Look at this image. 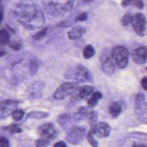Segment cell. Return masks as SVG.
Returning a JSON list of instances; mask_svg holds the SVG:
<instances>
[{
  "label": "cell",
  "instance_id": "1",
  "mask_svg": "<svg viewBox=\"0 0 147 147\" xmlns=\"http://www.w3.org/2000/svg\"><path fill=\"white\" fill-rule=\"evenodd\" d=\"M14 14L18 21L28 29L40 28L44 23L42 11L34 5L18 4L14 8Z\"/></svg>",
  "mask_w": 147,
  "mask_h": 147
},
{
  "label": "cell",
  "instance_id": "2",
  "mask_svg": "<svg viewBox=\"0 0 147 147\" xmlns=\"http://www.w3.org/2000/svg\"><path fill=\"white\" fill-rule=\"evenodd\" d=\"M76 0H41L45 10L51 15L58 16L70 11Z\"/></svg>",
  "mask_w": 147,
  "mask_h": 147
},
{
  "label": "cell",
  "instance_id": "3",
  "mask_svg": "<svg viewBox=\"0 0 147 147\" xmlns=\"http://www.w3.org/2000/svg\"><path fill=\"white\" fill-rule=\"evenodd\" d=\"M111 56L116 65L119 68H124L128 63L129 53L123 46L115 47L111 51Z\"/></svg>",
  "mask_w": 147,
  "mask_h": 147
},
{
  "label": "cell",
  "instance_id": "4",
  "mask_svg": "<svg viewBox=\"0 0 147 147\" xmlns=\"http://www.w3.org/2000/svg\"><path fill=\"white\" fill-rule=\"evenodd\" d=\"M78 88V84L76 82H65L60 85L56 90L53 94V96L56 99H62L75 92Z\"/></svg>",
  "mask_w": 147,
  "mask_h": 147
},
{
  "label": "cell",
  "instance_id": "5",
  "mask_svg": "<svg viewBox=\"0 0 147 147\" xmlns=\"http://www.w3.org/2000/svg\"><path fill=\"white\" fill-rule=\"evenodd\" d=\"M86 129L83 127L74 126L68 130L65 135V140L69 144L78 145L83 140Z\"/></svg>",
  "mask_w": 147,
  "mask_h": 147
},
{
  "label": "cell",
  "instance_id": "6",
  "mask_svg": "<svg viewBox=\"0 0 147 147\" xmlns=\"http://www.w3.org/2000/svg\"><path fill=\"white\" fill-rule=\"evenodd\" d=\"M132 27L135 32L140 36H144L146 30V21L145 16L141 13H137L133 16Z\"/></svg>",
  "mask_w": 147,
  "mask_h": 147
},
{
  "label": "cell",
  "instance_id": "7",
  "mask_svg": "<svg viewBox=\"0 0 147 147\" xmlns=\"http://www.w3.org/2000/svg\"><path fill=\"white\" fill-rule=\"evenodd\" d=\"M74 78L78 82L91 83L92 82V76L88 70L83 65L78 64L74 70Z\"/></svg>",
  "mask_w": 147,
  "mask_h": 147
},
{
  "label": "cell",
  "instance_id": "8",
  "mask_svg": "<svg viewBox=\"0 0 147 147\" xmlns=\"http://www.w3.org/2000/svg\"><path fill=\"white\" fill-rule=\"evenodd\" d=\"M38 132L42 138L49 140L54 139L57 136V131L54 125L50 122L41 125L38 127Z\"/></svg>",
  "mask_w": 147,
  "mask_h": 147
},
{
  "label": "cell",
  "instance_id": "9",
  "mask_svg": "<svg viewBox=\"0 0 147 147\" xmlns=\"http://www.w3.org/2000/svg\"><path fill=\"white\" fill-rule=\"evenodd\" d=\"M91 130L97 137L102 138L107 137L110 133V127L109 125L105 122H99L91 127Z\"/></svg>",
  "mask_w": 147,
  "mask_h": 147
},
{
  "label": "cell",
  "instance_id": "10",
  "mask_svg": "<svg viewBox=\"0 0 147 147\" xmlns=\"http://www.w3.org/2000/svg\"><path fill=\"white\" fill-rule=\"evenodd\" d=\"M132 59L134 63L142 64L147 61V47L140 46L136 48L132 52Z\"/></svg>",
  "mask_w": 147,
  "mask_h": 147
},
{
  "label": "cell",
  "instance_id": "11",
  "mask_svg": "<svg viewBox=\"0 0 147 147\" xmlns=\"http://www.w3.org/2000/svg\"><path fill=\"white\" fill-rule=\"evenodd\" d=\"M94 91V87L90 85H84L78 88L77 91V94L78 98L80 99H86L90 95L92 94Z\"/></svg>",
  "mask_w": 147,
  "mask_h": 147
},
{
  "label": "cell",
  "instance_id": "12",
  "mask_svg": "<svg viewBox=\"0 0 147 147\" xmlns=\"http://www.w3.org/2000/svg\"><path fill=\"white\" fill-rule=\"evenodd\" d=\"M86 32V29L82 27H75L67 33L68 37L72 40H76L81 37Z\"/></svg>",
  "mask_w": 147,
  "mask_h": 147
},
{
  "label": "cell",
  "instance_id": "13",
  "mask_svg": "<svg viewBox=\"0 0 147 147\" xmlns=\"http://www.w3.org/2000/svg\"><path fill=\"white\" fill-rule=\"evenodd\" d=\"M101 68L102 71L107 75H111L115 70V65L110 57H107L102 63Z\"/></svg>",
  "mask_w": 147,
  "mask_h": 147
},
{
  "label": "cell",
  "instance_id": "14",
  "mask_svg": "<svg viewBox=\"0 0 147 147\" xmlns=\"http://www.w3.org/2000/svg\"><path fill=\"white\" fill-rule=\"evenodd\" d=\"M109 110L110 115L114 118H117L122 112V106L119 102H114L110 105Z\"/></svg>",
  "mask_w": 147,
  "mask_h": 147
},
{
  "label": "cell",
  "instance_id": "15",
  "mask_svg": "<svg viewBox=\"0 0 147 147\" xmlns=\"http://www.w3.org/2000/svg\"><path fill=\"white\" fill-rule=\"evenodd\" d=\"M18 102L11 100H6L1 102V115L4 114V116L7 115L9 112L10 111V107L12 105L18 104Z\"/></svg>",
  "mask_w": 147,
  "mask_h": 147
},
{
  "label": "cell",
  "instance_id": "16",
  "mask_svg": "<svg viewBox=\"0 0 147 147\" xmlns=\"http://www.w3.org/2000/svg\"><path fill=\"white\" fill-rule=\"evenodd\" d=\"M121 5L123 7L131 5L141 9L144 7V2L142 0H123L121 2Z\"/></svg>",
  "mask_w": 147,
  "mask_h": 147
},
{
  "label": "cell",
  "instance_id": "17",
  "mask_svg": "<svg viewBox=\"0 0 147 147\" xmlns=\"http://www.w3.org/2000/svg\"><path fill=\"white\" fill-rule=\"evenodd\" d=\"M95 54L94 48L91 45H87L83 49V56L84 59H88L93 57Z\"/></svg>",
  "mask_w": 147,
  "mask_h": 147
},
{
  "label": "cell",
  "instance_id": "18",
  "mask_svg": "<svg viewBox=\"0 0 147 147\" xmlns=\"http://www.w3.org/2000/svg\"><path fill=\"white\" fill-rule=\"evenodd\" d=\"M49 114L47 112L44 111H32L27 115L28 118H35V119H42L47 118Z\"/></svg>",
  "mask_w": 147,
  "mask_h": 147
},
{
  "label": "cell",
  "instance_id": "19",
  "mask_svg": "<svg viewBox=\"0 0 147 147\" xmlns=\"http://www.w3.org/2000/svg\"><path fill=\"white\" fill-rule=\"evenodd\" d=\"M0 42L1 45H5L10 43V35L5 29H2L0 32Z\"/></svg>",
  "mask_w": 147,
  "mask_h": 147
},
{
  "label": "cell",
  "instance_id": "20",
  "mask_svg": "<svg viewBox=\"0 0 147 147\" xmlns=\"http://www.w3.org/2000/svg\"><path fill=\"white\" fill-rule=\"evenodd\" d=\"M90 111L88 109L84 107H81L78 110V113L76 114V117L78 120H84L85 119H87L88 116L90 114Z\"/></svg>",
  "mask_w": 147,
  "mask_h": 147
},
{
  "label": "cell",
  "instance_id": "21",
  "mask_svg": "<svg viewBox=\"0 0 147 147\" xmlns=\"http://www.w3.org/2000/svg\"><path fill=\"white\" fill-rule=\"evenodd\" d=\"M38 68V63L37 60L35 59H33L30 61L29 63V71L30 74L33 75L36 74L37 72Z\"/></svg>",
  "mask_w": 147,
  "mask_h": 147
},
{
  "label": "cell",
  "instance_id": "22",
  "mask_svg": "<svg viewBox=\"0 0 147 147\" xmlns=\"http://www.w3.org/2000/svg\"><path fill=\"white\" fill-rule=\"evenodd\" d=\"M145 102V96L143 94H138L136 97L135 99V105L136 108H141L144 105Z\"/></svg>",
  "mask_w": 147,
  "mask_h": 147
},
{
  "label": "cell",
  "instance_id": "23",
  "mask_svg": "<svg viewBox=\"0 0 147 147\" xmlns=\"http://www.w3.org/2000/svg\"><path fill=\"white\" fill-rule=\"evenodd\" d=\"M24 115V111L21 109H16L11 113V116L14 121H18L21 120Z\"/></svg>",
  "mask_w": 147,
  "mask_h": 147
},
{
  "label": "cell",
  "instance_id": "24",
  "mask_svg": "<svg viewBox=\"0 0 147 147\" xmlns=\"http://www.w3.org/2000/svg\"><path fill=\"white\" fill-rule=\"evenodd\" d=\"M86 138L88 141V142L90 143V144L92 146V147H98V144L97 141L95 139L94 137V134L92 131L91 130H90L86 136Z\"/></svg>",
  "mask_w": 147,
  "mask_h": 147
},
{
  "label": "cell",
  "instance_id": "25",
  "mask_svg": "<svg viewBox=\"0 0 147 147\" xmlns=\"http://www.w3.org/2000/svg\"><path fill=\"white\" fill-rule=\"evenodd\" d=\"M97 117H98V115L95 111H91L90 112L87 119L90 125L91 126V127L95 124V122L97 120Z\"/></svg>",
  "mask_w": 147,
  "mask_h": 147
},
{
  "label": "cell",
  "instance_id": "26",
  "mask_svg": "<svg viewBox=\"0 0 147 147\" xmlns=\"http://www.w3.org/2000/svg\"><path fill=\"white\" fill-rule=\"evenodd\" d=\"M47 32H48V28H44L42 29H41L40 32H38L37 33L35 34L32 38L35 41H38L41 38H42L47 34Z\"/></svg>",
  "mask_w": 147,
  "mask_h": 147
},
{
  "label": "cell",
  "instance_id": "27",
  "mask_svg": "<svg viewBox=\"0 0 147 147\" xmlns=\"http://www.w3.org/2000/svg\"><path fill=\"white\" fill-rule=\"evenodd\" d=\"M50 144V140L44 139V138H41L37 140L35 145L36 147H48Z\"/></svg>",
  "mask_w": 147,
  "mask_h": 147
},
{
  "label": "cell",
  "instance_id": "28",
  "mask_svg": "<svg viewBox=\"0 0 147 147\" xmlns=\"http://www.w3.org/2000/svg\"><path fill=\"white\" fill-rule=\"evenodd\" d=\"M5 129L9 130L11 133H19L22 132V129L16 124H13L5 127Z\"/></svg>",
  "mask_w": 147,
  "mask_h": 147
},
{
  "label": "cell",
  "instance_id": "29",
  "mask_svg": "<svg viewBox=\"0 0 147 147\" xmlns=\"http://www.w3.org/2000/svg\"><path fill=\"white\" fill-rule=\"evenodd\" d=\"M132 17H133V16H131L130 13L125 14L122 17V18H121V24H122V25L126 26V25H129V24H130L132 21Z\"/></svg>",
  "mask_w": 147,
  "mask_h": 147
},
{
  "label": "cell",
  "instance_id": "30",
  "mask_svg": "<svg viewBox=\"0 0 147 147\" xmlns=\"http://www.w3.org/2000/svg\"><path fill=\"white\" fill-rule=\"evenodd\" d=\"M9 45V47L14 51H19L22 47L21 43L18 41H11L10 42Z\"/></svg>",
  "mask_w": 147,
  "mask_h": 147
},
{
  "label": "cell",
  "instance_id": "31",
  "mask_svg": "<svg viewBox=\"0 0 147 147\" xmlns=\"http://www.w3.org/2000/svg\"><path fill=\"white\" fill-rule=\"evenodd\" d=\"M69 115L67 114H64L59 117L58 122L60 125H63L65 122H67V121H68L69 120Z\"/></svg>",
  "mask_w": 147,
  "mask_h": 147
},
{
  "label": "cell",
  "instance_id": "32",
  "mask_svg": "<svg viewBox=\"0 0 147 147\" xmlns=\"http://www.w3.org/2000/svg\"><path fill=\"white\" fill-rule=\"evenodd\" d=\"M87 18H88L87 13L86 12H83L80 13L79 15H78L76 17L75 21H84L87 20Z\"/></svg>",
  "mask_w": 147,
  "mask_h": 147
},
{
  "label": "cell",
  "instance_id": "33",
  "mask_svg": "<svg viewBox=\"0 0 147 147\" xmlns=\"http://www.w3.org/2000/svg\"><path fill=\"white\" fill-rule=\"evenodd\" d=\"M98 100H97L96 99H95V98H94L92 96L91 97H90L87 100L88 106L91 107L95 106L98 103Z\"/></svg>",
  "mask_w": 147,
  "mask_h": 147
},
{
  "label": "cell",
  "instance_id": "34",
  "mask_svg": "<svg viewBox=\"0 0 147 147\" xmlns=\"http://www.w3.org/2000/svg\"><path fill=\"white\" fill-rule=\"evenodd\" d=\"M9 140L5 137L1 136L0 137V147H9Z\"/></svg>",
  "mask_w": 147,
  "mask_h": 147
},
{
  "label": "cell",
  "instance_id": "35",
  "mask_svg": "<svg viewBox=\"0 0 147 147\" xmlns=\"http://www.w3.org/2000/svg\"><path fill=\"white\" fill-rule=\"evenodd\" d=\"M141 84L142 88L144 90L147 91V77L146 76H144L141 79Z\"/></svg>",
  "mask_w": 147,
  "mask_h": 147
},
{
  "label": "cell",
  "instance_id": "36",
  "mask_svg": "<svg viewBox=\"0 0 147 147\" xmlns=\"http://www.w3.org/2000/svg\"><path fill=\"white\" fill-rule=\"evenodd\" d=\"M92 96L99 100L102 98V94L99 91H95L93 92V94H92Z\"/></svg>",
  "mask_w": 147,
  "mask_h": 147
},
{
  "label": "cell",
  "instance_id": "37",
  "mask_svg": "<svg viewBox=\"0 0 147 147\" xmlns=\"http://www.w3.org/2000/svg\"><path fill=\"white\" fill-rule=\"evenodd\" d=\"M53 147H67V146L64 141H60L55 143L53 145Z\"/></svg>",
  "mask_w": 147,
  "mask_h": 147
},
{
  "label": "cell",
  "instance_id": "38",
  "mask_svg": "<svg viewBox=\"0 0 147 147\" xmlns=\"http://www.w3.org/2000/svg\"><path fill=\"white\" fill-rule=\"evenodd\" d=\"M131 147H147V145L143 144H138L133 145Z\"/></svg>",
  "mask_w": 147,
  "mask_h": 147
},
{
  "label": "cell",
  "instance_id": "39",
  "mask_svg": "<svg viewBox=\"0 0 147 147\" xmlns=\"http://www.w3.org/2000/svg\"><path fill=\"white\" fill-rule=\"evenodd\" d=\"M68 23L66 22H60L58 25L57 26H68L67 24Z\"/></svg>",
  "mask_w": 147,
  "mask_h": 147
},
{
  "label": "cell",
  "instance_id": "40",
  "mask_svg": "<svg viewBox=\"0 0 147 147\" xmlns=\"http://www.w3.org/2000/svg\"><path fill=\"white\" fill-rule=\"evenodd\" d=\"M5 53H6V52L4 50L1 49V57H2L3 55H5Z\"/></svg>",
  "mask_w": 147,
  "mask_h": 147
},
{
  "label": "cell",
  "instance_id": "41",
  "mask_svg": "<svg viewBox=\"0 0 147 147\" xmlns=\"http://www.w3.org/2000/svg\"><path fill=\"white\" fill-rule=\"evenodd\" d=\"M92 0H84V2H91Z\"/></svg>",
  "mask_w": 147,
  "mask_h": 147
},
{
  "label": "cell",
  "instance_id": "42",
  "mask_svg": "<svg viewBox=\"0 0 147 147\" xmlns=\"http://www.w3.org/2000/svg\"><path fill=\"white\" fill-rule=\"evenodd\" d=\"M145 69H146V72H147V67L145 68Z\"/></svg>",
  "mask_w": 147,
  "mask_h": 147
}]
</instances>
